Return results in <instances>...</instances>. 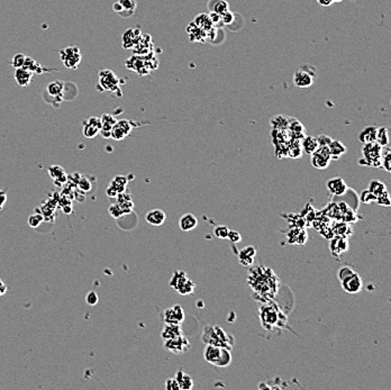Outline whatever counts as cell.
<instances>
[{"mask_svg":"<svg viewBox=\"0 0 391 390\" xmlns=\"http://www.w3.org/2000/svg\"><path fill=\"white\" fill-rule=\"evenodd\" d=\"M149 59H148V54H145V56L136 54V56L130 57L126 61V68L141 75L148 74L149 71L153 70V69H156L159 65L158 59L152 52L149 53Z\"/></svg>","mask_w":391,"mask_h":390,"instance_id":"cell-1","label":"cell"},{"mask_svg":"<svg viewBox=\"0 0 391 390\" xmlns=\"http://www.w3.org/2000/svg\"><path fill=\"white\" fill-rule=\"evenodd\" d=\"M204 358L208 363L216 367H228L232 362L231 350L217 345L206 344L204 351Z\"/></svg>","mask_w":391,"mask_h":390,"instance_id":"cell-2","label":"cell"},{"mask_svg":"<svg viewBox=\"0 0 391 390\" xmlns=\"http://www.w3.org/2000/svg\"><path fill=\"white\" fill-rule=\"evenodd\" d=\"M98 89H100L104 93H109L112 96L117 93V97L122 96V90H120V80L116 75L114 71L109 69H104L99 72V81H98Z\"/></svg>","mask_w":391,"mask_h":390,"instance_id":"cell-3","label":"cell"},{"mask_svg":"<svg viewBox=\"0 0 391 390\" xmlns=\"http://www.w3.org/2000/svg\"><path fill=\"white\" fill-rule=\"evenodd\" d=\"M382 149L383 148L380 147L377 142H371V143L363 144L362 159L359 161L360 165L365 167H379L381 166Z\"/></svg>","mask_w":391,"mask_h":390,"instance_id":"cell-4","label":"cell"},{"mask_svg":"<svg viewBox=\"0 0 391 390\" xmlns=\"http://www.w3.org/2000/svg\"><path fill=\"white\" fill-rule=\"evenodd\" d=\"M170 287H172L179 295L186 296V295L193 293L196 285L188 278L187 273L184 271H175L170 280Z\"/></svg>","mask_w":391,"mask_h":390,"instance_id":"cell-5","label":"cell"},{"mask_svg":"<svg viewBox=\"0 0 391 390\" xmlns=\"http://www.w3.org/2000/svg\"><path fill=\"white\" fill-rule=\"evenodd\" d=\"M58 56H60V59L64 67L70 69V70H76L82 60L81 52H80L78 46L64 47L58 52Z\"/></svg>","mask_w":391,"mask_h":390,"instance_id":"cell-6","label":"cell"},{"mask_svg":"<svg viewBox=\"0 0 391 390\" xmlns=\"http://www.w3.org/2000/svg\"><path fill=\"white\" fill-rule=\"evenodd\" d=\"M65 82L61 80H54L46 87V94L50 97L49 104L56 103V107H60L62 100L64 99Z\"/></svg>","mask_w":391,"mask_h":390,"instance_id":"cell-7","label":"cell"},{"mask_svg":"<svg viewBox=\"0 0 391 390\" xmlns=\"http://www.w3.org/2000/svg\"><path fill=\"white\" fill-rule=\"evenodd\" d=\"M310 156H312V158H310L312 166L317 170L327 169L332 161L328 147H318V149H317V150Z\"/></svg>","mask_w":391,"mask_h":390,"instance_id":"cell-8","label":"cell"},{"mask_svg":"<svg viewBox=\"0 0 391 390\" xmlns=\"http://www.w3.org/2000/svg\"><path fill=\"white\" fill-rule=\"evenodd\" d=\"M190 342L184 334L180 336L170 338V340L164 341V349L173 354H180V353H186L190 350Z\"/></svg>","mask_w":391,"mask_h":390,"instance_id":"cell-9","label":"cell"},{"mask_svg":"<svg viewBox=\"0 0 391 390\" xmlns=\"http://www.w3.org/2000/svg\"><path fill=\"white\" fill-rule=\"evenodd\" d=\"M134 129V124L129 119L117 120L115 125L112 126L111 132V138L115 141H123L130 135L131 130Z\"/></svg>","mask_w":391,"mask_h":390,"instance_id":"cell-10","label":"cell"},{"mask_svg":"<svg viewBox=\"0 0 391 390\" xmlns=\"http://www.w3.org/2000/svg\"><path fill=\"white\" fill-rule=\"evenodd\" d=\"M101 130V119L96 116L83 120L82 123V134L86 138H93L99 135Z\"/></svg>","mask_w":391,"mask_h":390,"instance_id":"cell-11","label":"cell"},{"mask_svg":"<svg viewBox=\"0 0 391 390\" xmlns=\"http://www.w3.org/2000/svg\"><path fill=\"white\" fill-rule=\"evenodd\" d=\"M341 283L343 290L348 294H357L363 288V280L356 272H353L352 275L343 279Z\"/></svg>","mask_w":391,"mask_h":390,"instance_id":"cell-12","label":"cell"},{"mask_svg":"<svg viewBox=\"0 0 391 390\" xmlns=\"http://www.w3.org/2000/svg\"><path fill=\"white\" fill-rule=\"evenodd\" d=\"M127 184H129V179L125 176H116L112 178V180L109 184L106 194L109 198H116L117 195L122 194V192L126 191Z\"/></svg>","mask_w":391,"mask_h":390,"instance_id":"cell-13","label":"cell"},{"mask_svg":"<svg viewBox=\"0 0 391 390\" xmlns=\"http://www.w3.org/2000/svg\"><path fill=\"white\" fill-rule=\"evenodd\" d=\"M136 7V0H117L112 6V9L123 18H130L134 15Z\"/></svg>","mask_w":391,"mask_h":390,"instance_id":"cell-14","label":"cell"},{"mask_svg":"<svg viewBox=\"0 0 391 390\" xmlns=\"http://www.w3.org/2000/svg\"><path fill=\"white\" fill-rule=\"evenodd\" d=\"M314 76L315 74H312L305 68H299L294 74V83L298 88H309L314 83Z\"/></svg>","mask_w":391,"mask_h":390,"instance_id":"cell-15","label":"cell"},{"mask_svg":"<svg viewBox=\"0 0 391 390\" xmlns=\"http://www.w3.org/2000/svg\"><path fill=\"white\" fill-rule=\"evenodd\" d=\"M163 319L167 324H181L185 319L184 308L180 305H174L166 309L163 313Z\"/></svg>","mask_w":391,"mask_h":390,"instance_id":"cell-16","label":"cell"},{"mask_svg":"<svg viewBox=\"0 0 391 390\" xmlns=\"http://www.w3.org/2000/svg\"><path fill=\"white\" fill-rule=\"evenodd\" d=\"M326 188L327 190L331 192L333 196L336 197H342L346 194V191H348V185H346V182L342 179V178L339 177H335V178H332V179L328 180L326 182Z\"/></svg>","mask_w":391,"mask_h":390,"instance_id":"cell-17","label":"cell"},{"mask_svg":"<svg viewBox=\"0 0 391 390\" xmlns=\"http://www.w3.org/2000/svg\"><path fill=\"white\" fill-rule=\"evenodd\" d=\"M142 35V32L138 27L129 28L123 35V46L126 50H134L137 45Z\"/></svg>","mask_w":391,"mask_h":390,"instance_id":"cell-18","label":"cell"},{"mask_svg":"<svg viewBox=\"0 0 391 390\" xmlns=\"http://www.w3.org/2000/svg\"><path fill=\"white\" fill-rule=\"evenodd\" d=\"M349 250V241L348 238L343 236L334 235V238L331 239V252L334 257H341Z\"/></svg>","mask_w":391,"mask_h":390,"instance_id":"cell-19","label":"cell"},{"mask_svg":"<svg viewBox=\"0 0 391 390\" xmlns=\"http://www.w3.org/2000/svg\"><path fill=\"white\" fill-rule=\"evenodd\" d=\"M47 172H49L51 179L54 181V184L56 186H61L68 181V174L61 166L57 165L51 166L49 169H47Z\"/></svg>","mask_w":391,"mask_h":390,"instance_id":"cell-20","label":"cell"},{"mask_svg":"<svg viewBox=\"0 0 391 390\" xmlns=\"http://www.w3.org/2000/svg\"><path fill=\"white\" fill-rule=\"evenodd\" d=\"M167 214L162 209H152L145 215L146 223L152 226H161L166 223Z\"/></svg>","mask_w":391,"mask_h":390,"instance_id":"cell-21","label":"cell"},{"mask_svg":"<svg viewBox=\"0 0 391 390\" xmlns=\"http://www.w3.org/2000/svg\"><path fill=\"white\" fill-rule=\"evenodd\" d=\"M198 226V218L191 213L182 215L179 220V227L184 232L193 231Z\"/></svg>","mask_w":391,"mask_h":390,"instance_id":"cell-22","label":"cell"},{"mask_svg":"<svg viewBox=\"0 0 391 390\" xmlns=\"http://www.w3.org/2000/svg\"><path fill=\"white\" fill-rule=\"evenodd\" d=\"M186 31H187V34L191 42H205L207 39L206 32L197 26L193 21L188 25Z\"/></svg>","mask_w":391,"mask_h":390,"instance_id":"cell-23","label":"cell"},{"mask_svg":"<svg viewBox=\"0 0 391 390\" xmlns=\"http://www.w3.org/2000/svg\"><path fill=\"white\" fill-rule=\"evenodd\" d=\"M100 119H101V130L99 134L104 138H111L112 129V126L115 125L117 119L111 114H104L100 117Z\"/></svg>","mask_w":391,"mask_h":390,"instance_id":"cell-24","label":"cell"},{"mask_svg":"<svg viewBox=\"0 0 391 390\" xmlns=\"http://www.w3.org/2000/svg\"><path fill=\"white\" fill-rule=\"evenodd\" d=\"M153 47L152 38L151 36L148 34H142L140 41H138L137 45L135 46L134 52H136L138 56H145V54L151 53V49Z\"/></svg>","mask_w":391,"mask_h":390,"instance_id":"cell-25","label":"cell"},{"mask_svg":"<svg viewBox=\"0 0 391 390\" xmlns=\"http://www.w3.org/2000/svg\"><path fill=\"white\" fill-rule=\"evenodd\" d=\"M33 74L31 71L26 70V69L24 68H17L16 70H15V74H14V78L16 80L17 85L19 87H28L31 85L32 80H33Z\"/></svg>","mask_w":391,"mask_h":390,"instance_id":"cell-26","label":"cell"},{"mask_svg":"<svg viewBox=\"0 0 391 390\" xmlns=\"http://www.w3.org/2000/svg\"><path fill=\"white\" fill-rule=\"evenodd\" d=\"M257 254V249L254 246H246L240 251L239 253V261L240 263L244 265V267H247V265L253 264L254 262V257Z\"/></svg>","mask_w":391,"mask_h":390,"instance_id":"cell-27","label":"cell"},{"mask_svg":"<svg viewBox=\"0 0 391 390\" xmlns=\"http://www.w3.org/2000/svg\"><path fill=\"white\" fill-rule=\"evenodd\" d=\"M202 340L205 344H210V345H217L224 348V344L222 343L221 340H219L216 332L214 330V326H206L204 329L203 335H202Z\"/></svg>","mask_w":391,"mask_h":390,"instance_id":"cell-28","label":"cell"},{"mask_svg":"<svg viewBox=\"0 0 391 390\" xmlns=\"http://www.w3.org/2000/svg\"><path fill=\"white\" fill-rule=\"evenodd\" d=\"M182 329L180 326V324H167L164 325L162 332H161V337L163 338V341L170 340V338H174L182 335Z\"/></svg>","mask_w":391,"mask_h":390,"instance_id":"cell-29","label":"cell"},{"mask_svg":"<svg viewBox=\"0 0 391 390\" xmlns=\"http://www.w3.org/2000/svg\"><path fill=\"white\" fill-rule=\"evenodd\" d=\"M307 232L302 228H291L288 233V241L292 244H298V245H304L307 242Z\"/></svg>","mask_w":391,"mask_h":390,"instance_id":"cell-30","label":"cell"},{"mask_svg":"<svg viewBox=\"0 0 391 390\" xmlns=\"http://www.w3.org/2000/svg\"><path fill=\"white\" fill-rule=\"evenodd\" d=\"M174 379L177 380L180 390H190L193 387L192 378L188 373H186L184 370H179L175 373Z\"/></svg>","mask_w":391,"mask_h":390,"instance_id":"cell-31","label":"cell"},{"mask_svg":"<svg viewBox=\"0 0 391 390\" xmlns=\"http://www.w3.org/2000/svg\"><path fill=\"white\" fill-rule=\"evenodd\" d=\"M207 8L209 10V13H216L222 16L224 13L228 12L229 5L226 0H209Z\"/></svg>","mask_w":391,"mask_h":390,"instance_id":"cell-32","label":"cell"},{"mask_svg":"<svg viewBox=\"0 0 391 390\" xmlns=\"http://www.w3.org/2000/svg\"><path fill=\"white\" fill-rule=\"evenodd\" d=\"M328 150H330L332 160H338L343 154H345L348 149L341 141L332 140L330 145H328Z\"/></svg>","mask_w":391,"mask_h":390,"instance_id":"cell-33","label":"cell"},{"mask_svg":"<svg viewBox=\"0 0 391 390\" xmlns=\"http://www.w3.org/2000/svg\"><path fill=\"white\" fill-rule=\"evenodd\" d=\"M21 68L31 71L33 74H43V72L51 71L50 69L44 68L43 65L39 64L37 61H35L34 59H32V57H29V56H26V59H25V62H24V65Z\"/></svg>","mask_w":391,"mask_h":390,"instance_id":"cell-34","label":"cell"},{"mask_svg":"<svg viewBox=\"0 0 391 390\" xmlns=\"http://www.w3.org/2000/svg\"><path fill=\"white\" fill-rule=\"evenodd\" d=\"M300 143H301V149L304 150L306 154L308 155H312L319 147L318 141H317V137L315 136H304Z\"/></svg>","mask_w":391,"mask_h":390,"instance_id":"cell-35","label":"cell"},{"mask_svg":"<svg viewBox=\"0 0 391 390\" xmlns=\"http://www.w3.org/2000/svg\"><path fill=\"white\" fill-rule=\"evenodd\" d=\"M377 126H367L362 132L360 133L359 140L361 143H371L375 142V136H377Z\"/></svg>","mask_w":391,"mask_h":390,"instance_id":"cell-36","label":"cell"},{"mask_svg":"<svg viewBox=\"0 0 391 390\" xmlns=\"http://www.w3.org/2000/svg\"><path fill=\"white\" fill-rule=\"evenodd\" d=\"M192 21L197 25V26L202 28V30H204L205 32L210 31L211 28L215 27L213 21H211L210 17L208 14H199V15H197L195 17V19H193Z\"/></svg>","mask_w":391,"mask_h":390,"instance_id":"cell-37","label":"cell"},{"mask_svg":"<svg viewBox=\"0 0 391 390\" xmlns=\"http://www.w3.org/2000/svg\"><path fill=\"white\" fill-rule=\"evenodd\" d=\"M332 231H333L334 235L343 236V238H348L349 235L352 234V228H351V226L344 221L335 223L333 225V227H332Z\"/></svg>","mask_w":391,"mask_h":390,"instance_id":"cell-38","label":"cell"},{"mask_svg":"<svg viewBox=\"0 0 391 390\" xmlns=\"http://www.w3.org/2000/svg\"><path fill=\"white\" fill-rule=\"evenodd\" d=\"M214 330H215V332H216L219 340H221L222 343L224 344V348L231 350L232 345L234 343V338L232 335L226 333V332L223 330L221 326H214Z\"/></svg>","mask_w":391,"mask_h":390,"instance_id":"cell-39","label":"cell"},{"mask_svg":"<svg viewBox=\"0 0 391 390\" xmlns=\"http://www.w3.org/2000/svg\"><path fill=\"white\" fill-rule=\"evenodd\" d=\"M290 119L291 118L287 117V116H282V115L276 116V117H273L271 119V125L273 127V130H288V125H289Z\"/></svg>","mask_w":391,"mask_h":390,"instance_id":"cell-40","label":"cell"},{"mask_svg":"<svg viewBox=\"0 0 391 390\" xmlns=\"http://www.w3.org/2000/svg\"><path fill=\"white\" fill-rule=\"evenodd\" d=\"M302 153L301 149V143L299 141V138H292V142L290 144H288V156L289 158H300Z\"/></svg>","mask_w":391,"mask_h":390,"instance_id":"cell-41","label":"cell"},{"mask_svg":"<svg viewBox=\"0 0 391 390\" xmlns=\"http://www.w3.org/2000/svg\"><path fill=\"white\" fill-rule=\"evenodd\" d=\"M375 142L381 148L388 147L389 144V133L387 127H378L377 129V136H375Z\"/></svg>","mask_w":391,"mask_h":390,"instance_id":"cell-42","label":"cell"},{"mask_svg":"<svg viewBox=\"0 0 391 390\" xmlns=\"http://www.w3.org/2000/svg\"><path fill=\"white\" fill-rule=\"evenodd\" d=\"M109 214H111V216L114 217L115 220H119V218L125 216V215L130 214V211L126 210L125 208H123V207L118 205L117 203H114L112 204L111 207H109Z\"/></svg>","mask_w":391,"mask_h":390,"instance_id":"cell-43","label":"cell"},{"mask_svg":"<svg viewBox=\"0 0 391 390\" xmlns=\"http://www.w3.org/2000/svg\"><path fill=\"white\" fill-rule=\"evenodd\" d=\"M369 191H371L375 197H378L379 195H381L383 191L387 190L386 185L383 182L379 180H372L370 182V186H369Z\"/></svg>","mask_w":391,"mask_h":390,"instance_id":"cell-44","label":"cell"},{"mask_svg":"<svg viewBox=\"0 0 391 390\" xmlns=\"http://www.w3.org/2000/svg\"><path fill=\"white\" fill-rule=\"evenodd\" d=\"M43 221H44L43 214L35 213V214H33V215H31V216L28 217V225L31 226L32 228H36V227H38V226L42 224Z\"/></svg>","mask_w":391,"mask_h":390,"instance_id":"cell-45","label":"cell"},{"mask_svg":"<svg viewBox=\"0 0 391 390\" xmlns=\"http://www.w3.org/2000/svg\"><path fill=\"white\" fill-rule=\"evenodd\" d=\"M375 202H377L378 205L380 206H385V207H390L391 205V199H390V195L388 190L383 191L381 195H379L377 197V199H375Z\"/></svg>","mask_w":391,"mask_h":390,"instance_id":"cell-46","label":"cell"},{"mask_svg":"<svg viewBox=\"0 0 391 390\" xmlns=\"http://www.w3.org/2000/svg\"><path fill=\"white\" fill-rule=\"evenodd\" d=\"M228 231H229V228L227 227V226L218 225V226H216V228L214 229V234H215V236H216L217 239L224 240V239L227 238Z\"/></svg>","mask_w":391,"mask_h":390,"instance_id":"cell-47","label":"cell"},{"mask_svg":"<svg viewBox=\"0 0 391 390\" xmlns=\"http://www.w3.org/2000/svg\"><path fill=\"white\" fill-rule=\"evenodd\" d=\"M375 199H377V197L372 194L371 191H369V189L362 191V194L360 195V202L364 204H371L375 202Z\"/></svg>","mask_w":391,"mask_h":390,"instance_id":"cell-48","label":"cell"},{"mask_svg":"<svg viewBox=\"0 0 391 390\" xmlns=\"http://www.w3.org/2000/svg\"><path fill=\"white\" fill-rule=\"evenodd\" d=\"M381 167L387 171V172H391V153H390V151H387L386 154L382 155Z\"/></svg>","mask_w":391,"mask_h":390,"instance_id":"cell-49","label":"cell"},{"mask_svg":"<svg viewBox=\"0 0 391 390\" xmlns=\"http://www.w3.org/2000/svg\"><path fill=\"white\" fill-rule=\"evenodd\" d=\"M353 272H355V271H354L352 268L348 267V265H344V267H342V268L339 269V270L337 271V278H338L339 281H342L343 279H345L346 277L351 276Z\"/></svg>","mask_w":391,"mask_h":390,"instance_id":"cell-50","label":"cell"},{"mask_svg":"<svg viewBox=\"0 0 391 390\" xmlns=\"http://www.w3.org/2000/svg\"><path fill=\"white\" fill-rule=\"evenodd\" d=\"M25 59H26V56H24V54H21V53H17V54H15V56H13V61H12V65L13 67H15V68H21L24 65V62H25Z\"/></svg>","mask_w":391,"mask_h":390,"instance_id":"cell-51","label":"cell"},{"mask_svg":"<svg viewBox=\"0 0 391 390\" xmlns=\"http://www.w3.org/2000/svg\"><path fill=\"white\" fill-rule=\"evenodd\" d=\"M98 300H99V297H98V294L96 293V291L91 290L86 295V302L89 306L97 305Z\"/></svg>","mask_w":391,"mask_h":390,"instance_id":"cell-52","label":"cell"},{"mask_svg":"<svg viewBox=\"0 0 391 390\" xmlns=\"http://www.w3.org/2000/svg\"><path fill=\"white\" fill-rule=\"evenodd\" d=\"M226 239H227L229 242H232L233 244H235V243H239V242H241V241H242V235H241L237 231H234V229H229L228 234H227V238H226Z\"/></svg>","mask_w":391,"mask_h":390,"instance_id":"cell-53","label":"cell"},{"mask_svg":"<svg viewBox=\"0 0 391 390\" xmlns=\"http://www.w3.org/2000/svg\"><path fill=\"white\" fill-rule=\"evenodd\" d=\"M78 186H79V188L81 189L82 191H89L90 189H91V184H90V181H89V179H88V177H81L79 179V181H78Z\"/></svg>","mask_w":391,"mask_h":390,"instance_id":"cell-54","label":"cell"},{"mask_svg":"<svg viewBox=\"0 0 391 390\" xmlns=\"http://www.w3.org/2000/svg\"><path fill=\"white\" fill-rule=\"evenodd\" d=\"M166 389L167 390H180L177 380L174 378H170L166 380Z\"/></svg>","mask_w":391,"mask_h":390,"instance_id":"cell-55","label":"cell"},{"mask_svg":"<svg viewBox=\"0 0 391 390\" xmlns=\"http://www.w3.org/2000/svg\"><path fill=\"white\" fill-rule=\"evenodd\" d=\"M234 14L232 13V12H226V13H224L222 15V23H223V25H228V24H231L232 21L234 20Z\"/></svg>","mask_w":391,"mask_h":390,"instance_id":"cell-56","label":"cell"},{"mask_svg":"<svg viewBox=\"0 0 391 390\" xmlns=\"http://www.w3.org/2000/svg\"><path fill=\"white\" fill-rule=\"evenodd\" d=\"M317 141H318V145L319 147H328L330 143L332 142V138L327 135H319L317 137Z\"/></svg>","mask_w":391,"mask_h":390,"instance_id":"cell-57","label":"cell"},{"mask_svg":"<svg viewBox=\"0 0 391 390\" xmlns=\"http://www.w3.org/2000/svg\"><path fill=\"white\" fill-rule=\"evenodd\" d=\"M7 202V192L5 190H0V210L3 208Z\"/></svg>","mask_w":391,"mask_h":390,"instance_id":"cell-58","label":"cell"},{"mask_svg":"<svg viewBox=\"0 0 391 390\" xmlns=\"http://www.w3.org/2000/svg\"><path fill=\"white\" fill-rule=\"evenodd\" d=\"M317 2L323 7H330L334 3L333 0H317Z\"/></svg>","mask_w":391,"mask_h":390,"instance_id":"cell-59","label":"cell"},{"mask_svg":"<svg viewBox=\"0 0 391 390\" xmlns=\"http://www.w3.org/2000/svg\"><path fill=\"white\" fill-rule=\"evenodd\" d=\"M7 293V286L6 283L2 281L1 278H0V296H3Z\"/></svg>","mask_w":391,"mask_h":390,"instance_id":"cell-60","label":"cell"},{"mask_svg":"<svg viewBox=\"0 0 391 390\" xmlns=\"http://www.w3.org/2000/svg\"><path fill=\"white\" fill-rule=\"evenodd\" d=\"M343 0H333V2H341Z\"/></svg>","mask_w":391,"mask_h":390,"instance_id":"cell-61","label":"cell"}]
</instances>
